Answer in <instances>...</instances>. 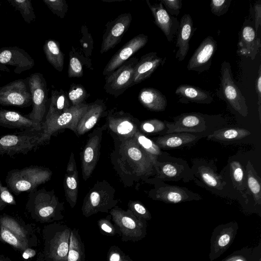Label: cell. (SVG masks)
Wrapping results in <instances>:
<instances>
[{
    "mask_svg": "<svg viewBox=\"0 0 261 261\" xmlns=\"http://www.w3.org/2000/svg\"><path fill=\"white\" fill-rule=\"evenodd\" d=\"M166 10L172 16H177L182 7L181 0H161Z\"/></svg>",
    "mask_w": 261,
    "mask_h": 261,
    "instance_id": "cell-51",
    "label": "cell"
},
{
    "mask_svg": "<svg viewBox=\"0 0 261 261\" xmlns=\"http://www.w3.org/2000/svg\"><path fill=\"white\" fill-rule=\"evenodd\" d=\"M165 61V58L159 57L156 52L148 53L142 56L135 66L132 86L148 78L159 66L163 65Z\"/></svg>",
    "mask_w": 261,
    "mask_h": 261,
    "instance_id": "cell-22",
    "label": "cell"
},
{
    "mask_svg": "<svg viewBox=\"0 0 261 261\" xmlns=\"http://www.w3.org/2000/svg\"><path fill=\"white\" fill-rule=\"evenodd\" d=\"M196 138L194 135L182 133L160 136L155 138L154 142L160 149H173L191 143Z\"/></svg>",
    "mask_w": 261,
    "mask_h": 261,
    "instance_id": "cell-31",
    "label": "cell"
},
{
    "mask_svg": "<svg viewBox=\"0 0 261 261\" xmlns=\"http://www.w3.org/2000/svg\"><path fill=\"white\" fill-rule=\"evenodd\" d=\"M231 0H212L210 7L212 14L217 16H221L229 10Z\"/></svg>",
    "mask_w": 261,
    "mask_h": 261,
    "instance_id": "cell-47",
    "label": "cell"
},
{
    "mask_svg": "<svg viewBox=\"0 0 261 261\" xmlns=\"http://www.w3.org/2000/svg\"><path fill=\"white\" fill-rule=\"evenodd\" d=\"M255 90L256 93L257 95L258 98V102L257 105L258 106V113H259V119L260 120V115H261V65L259 66V69L258 71V74L257 76V78L255 82Z\"/></svg>",
    "mask_w": 261,
    "mask_h": 261,
    "instance_id": "cell-55",
    "label": "cell"
},
{
    "mask_svg": "<svg viewBox=\"0 0 261 261\" xmlns=\"http://www.w3.org/2000/svg\"><path fill=\"white\" fill-rule=\"evenodd\" d=\"M28 79L31 93L32 110L24 115L35 122L42 125L46 109V82L43 74L39 72L31 74Z\"/></svg>",
    "mask_w": 261,
    "mask_h": 261,
    "instance_id": "cell-10",
    "label": "cell"
},
{
    "mask_svg": "<svg viewBox=\"0 0 261 261\" xmlns=\"http://www.w3.org/2000/svg\"><path fill=\"white\" fill-rule=\"evenodd\" d=\"M138 99L145 108L152 111H163L167 105L166 96L153 88L142 89L139 93Z\"/></svg>",
    "mask_w": 261,
    "mask_h": 261,
    "instance_id": "cell-29",
    "label": "cell"
},
{
    "mask_svg": "<svg viewBox=\"0 0 261 261\" xmlns=\"http://www.w3.org/2000/svg\"><path fill=\"white\" fill-rule=\"evenodd\" d=\"M89 104L82 103L72 106L60 115H46L42 123V129L39 140V146L48 141L58 131L68 128L76 133L77 124L87 110Z\"/></svg>",
    "mask_w": 261,
    "mask_h": 261,
    "instance_id": "cell-6",
    "label": "cell"
},
{
    "mask_svg": "<svg viewBox=\"0 0 261 261\" xmlns=\"http://www.w3.org/2000/svg\"><path fill=\"white\" fill-rule=\"evenodd\" d=\"M247 168V180L249 189L255 202L259 205L261 202L260 180L252 168L250 162H248Z\"/></svg>",
    "mask_w": 261,
    "mask_h": 261,
    "instance_id": "cell-39",
    "label": "cell"
},
{
    "mask_svg": "<svg viewBox=\"0 0 261 261\" xmlns=\"http://www.w3.org/2000/svg\"><path fill=\"white\" fill-rule=\"evenodd\" d=\"M8 3L18 10L27 23L35 21L36 15L31 0H7Z\"/></svg>",
    "mask_w": 261,
    "mask_h": 261,
    "instance_id": "cell-40",
    "label": "cell"
},
{
    "mask_svg": "<svg viewBox=\"0 0 261 261\" xmlns=\"http://www.w3.org/2000/svg\"><path fill=\"white\" fill-rule=\"evenodd\" d=\"M0 105L26 108L32 105L28 77L12 81L0 87Z\"/></svg>",
    "mask_w": 261,
    "mask_h": 261,
    "instance_id": "cell-12",
    "label": "cell"
},
{
    "mask_svg": "<svg viewBox=\"0 0 261 261\" xmlns=\"http://www.w3.org/2000/svg\"><path fill=\"white\" fill-rule=\"evenodd\" d=\"M35 65L33 58L25 50L17 46L0 48V71L10 72L8 66L14 67L16 74L30 70Z\"/></svg>",
    "mask_w": 261,
    "mask_h": 261,
    "instance_id": "cell-14",
    "label": "cell"
},
{
    "mask_svg": "<svg viewBox=\"0 0 261 261\" xmlns=\"http://www.w3.org/2000/svg\"><path fill=\"white\" fill-rule=\"evenodd\" d=\"M127 205V209L137 217L146 221L150 220L151 219L150 212L141 202L137 200H130Z\"/></svg>",
    "mask_w": 261,
    "mask_h": 261,
    "instance_id": "cell-46",
    "label": "cell"
},
{
    "mask_svg": "<svg viewBox=\"0 0 261 261\" xmlns=\"http://www.w3.org/2000/svg\"><path fill=\"white\" fill-rule=\"evenodd\" d=\"M220 77L217 95L225 101L234 111L243 117L248 114V108L245 97L236 85L233 78L229 62L224 61L220 68Z\"/></svg>",
    "mask_w": 261,
    "mask_h": 261,
    "instance_id": "cell-8",
    "label": "cell"
},
{
    "mask_svg": "<svg viewBox=\"0 0 261 261\" xmlns=\"http://www.w3.org/2000/svg\"><path fill=\"white\" fill-rule=\"evenodd\" d=\"M36 252L31 248H28L23 251L22 256L24 259H28L35 255Z\"/></svg>",
    "mask_w": 261,
    "mask_h": 261,
    "instance_id": "cell-57",
    "label": "cell"
},
{
    "mask_svg": "<svg viewBox=\"0 0 261 261\" xmlns=\"http://www.w3.org/2000/svg\"><path fill=\"white\" fill-rule=\"evenodd\" d=\"M230 172L233 180L238 185L242 186L244 178V172L241 165L238 162H233L230 163Z\"/></svg>",
    "mask_w": 261,
    "mask_h": 261,
    "instance_id": "cell-52",
    "label": "cell"
},
{
    "mask_svg": "<svg viewBox=\"0 0 261 261\" xmlns=\"http://www.w3.org/2000/svg\"><path fill=\"white\" fill-rule=\"evenodd\" d=\"M0 239L10 245L14 248L20 251H24L32 246L29 241L18 237L1 225H0Z\"/></svg>",
    "mask_w": 261,
    "mask_h": 261,
    "instance_id": "cell-38",
    "label": "cell"
},
{
    "mask_svg": "<svg viewBox=\"0 0 261 261\" xmlns=\"http://www.w3.org/2000/svg\"><path fill=\"white\" fill-rule=\"evenodd\" d=\"M51 171L47 168L30 166L9 171L5 181L10 192L18 195L22 192L34 191L41 185L50 180Z\"/></svg>",
    "mask_w": 261,
    "mask_h": 261,
    "instance_id": "cell-4",
    "label": "cell"
},
{
    "mask_svg": "<svg viewBox=\"0 0 261 261\" xmlns=\"http://www.w3.org/2000/svg\"><path fill=\"white\" fill-rule=\"evenodd\" d=\"M146 3L152 14L155 24L164 33L167 41L172 42L179 27L177 17L168 13L161 2L151 4L147 0Z\"/></svg>",
    "mask_w": 261,
    "mask_h": 261,
    "instance_id": "cell-20",
    "label": "cell"
},
{
    "mask_svg": "<svg viewBox=\"0 0 261 261\" xmlns=\"http://www.w3.org/2000/svg\"><path fill=\"white\" fill-rule=\"evenodd\" d=\"M258 261H261L260 258H259Z\"/></svg>",
    "mask_w": 261,
    "mask_h": 261,
    "instance_id": "cell-59",
    "label": "cell"
},
{
    "mask_svg": "<svg viewBox=\"0 0 261 261\" xmlns=\"http://www.w3.org/2000/svg\"><path fill=\"white\" fill-rule=\"evenodd\" d=\"M107 126L110 133L120 139L134 137L139 129V122L129 113L111 110L107 116Z\"/></svg>",
    "mask_w": 261,
    "mask_h": 261,
    "instance_id": "cell-15",
    "label": "cell"
},
{
    "mask_svg": "<svg viewBox=\"0 0 261 261\" xmlns=\"http://www.w3.org/2000/svg\"><path fill=\"white\" fill-rule=\"evenodd\" d=\"M0 77H1V74H0Z\"/></svg>",
    "mask_w": 261,
    "mask_h": 261,
    "instance_id": "cell-60",
    "label": "cell"
},
{
    "mask_svg": "<svg viewBox=\"0 0 261 261\" xmlns=\"http://www.w3.org/2000/svg\"><path fill=\"white\" fill-rule=\"evenodd\" d=\"M132 20L129 13H122L108 22L103 33L100 53L103 54L114 48L128 30Z\"/></svg>",
    "mask_w": 261,
    "mask_h": 261,
    "instance_id": "cell-17",
    "label": "cell"
},
{
    "mask_svg": "<svg viewBox=\"0 0 261 261\" xmlns=\"http://www.w3.org/2000/svg\"><path fill=\"white\" fill-rule=\"evenodd\" d=\"M0 126L23 130L41 132L42 125L35 122L25 115L11 110L0 109Z\"/></svg>",
    "mask_w": 261,
    "mask_h": 261,
    "instance_id": "cell-21",
    "label": "cell"
},
{
    "mask_svg": "<svg viewBox=\"0 0 261 261\" xmlns=\"http://www.w3.org/2000/svg\"><path fill=\"white\" fill-rule=\"evenodd\" d=\"M43 49L47 61L55 69L61 72L64 67V56L59 43L54 39H48L44 43Z\"/></svg>",
    "mask_w": 261,
    "mask_h": 261,
    "instance_id": "cell-32",
    "label": "cell"
},
{
    "mask_svg": "<svg viewBox=\"0 0 261 261\" xmlns=\"http://www.w3.org/2000/svg\"><path fill=\"white\" fill-rule=\"evenodd\" d=\"M260 47V40L257 37L254 29L250 25H244L240 32L238 43V54L253 60Z\"/></svg>",
    "mask_w": 261,
    "mask_h": 261,
    "instance_id": "cell-24",
    "label": "cell"
},
{
    "mask_svg": "<svg viewBox=\"0 0 261 261\" xmlns=\"http://www.w3.org/2000/svg\"><path fill=\"white\" fill-rule=\"evenodd\" d=\"M85 250L79 230L71 229L67 261H86Z\"/></svg>",
    "mask_w": 261,
    "mask_h": 261,
    "instance_id": "cell-33",
    "label": "cell"
},
{
    "mask_svg": "<svg viewBox=\"0 0 261 261\" xmlns=\"http://www.w3.org/2000/svg\"><path fill=\"white\" fill-rule=\"evenodd\" d=\"M108 261H133L118 247L112 246L107 255Z\"/></svg>",
    "mask_w": 261,
    "mask_h": 261,
    "instance_id": "cell-50",
    "label": "cell"
},
{
    "mask_svg": "<svg viewBox=\"0 0 261 261\" xmlns=\"http://www.w3.org/2000/svg\"><path fill=\"white\" fill-rule=\"evenodd\" d=\"M71 228L62 222H54L43 230L42 261H67Z\"/></svg>",
    "mask_w": 261,
    "mask_h": 261,
    "instance_id": "cell-3",
    "label": "cell"
},
{
    "mask_svg": "<svg viewBox=\"0 0 261 261\" xmlns=\"http://www.w3.org/2000/svg\"><path fill=\"white\" fill-rule=\"evenodd\" d=\"M195 28L189 14L184 15L179 22V27L176 32L175 47L178 48L175 58L178 61H183L189 50L190 41L193 36Z\"/></svg>",
    "mask_w": 261,
    "mask_h": 261,
    "instance_id": "cell-23",
    "label": "cell"
},
{
    "mask_svg": "<svg viewBox=\"0 0 261 261\" xmlns=\"http://www.w3.org/2000/svg\"><path fill=\"white\" fill-rule=\"evenodd\" d=\"M238 225L235 221L217 226L211 238L209 258L213 261L224 253L231 245L237 234Z\"/></svg>",
    "mask_w": 261,
    "mask_h": 261,
    "instance_id": "cell-16",
    "label": "cell"
},
{
    "mask_svg": "<svg viewBox=\"0 0 261 261\" xmlns=\"http://www.w3.org/2000/svg\"><path fill=\"white\" fill-rule=\"evenodd\" d=\"M86 261H88V260H86Z\"/></svg>",
    "mask_w": 261,
    "mask_h": 261,
    "instance_id": "cell-61",
    "label": "cell"
},
{
    "mask_svg": "<svg viewBox=\"0 0 261 261\" xmlns=\"http://www.w3.org/2000/svg\"><path fill=\"white\" fill-rule=\"evenodd\" d=\"M250 253L249 249H246L245 252L244 250L236 251L222 261H250Z\"/></svg>",
    "mask_w": 261,
    "mask_h": 261,
    "instance_id": "cell-53",
    "label": "cell"
},
{
    "mask_svg": "<svg viewBox=\"0 0 261 261\" xmlns=\"http://www.w3.org/2000/svg\"><path fill=\"white\" fill-rule=\"evenodd\" d=\"M148 36L141 34L127 41L111 58L103 69L102 74L106 76L115 71L133 55L144 47L148 42Z\"/></svg>",
    "mask_w": 261,
    "mask_h": 261,
    "instance_id": "cell-18",
    "label": "cell"
},
{
    "mask_svg": "<svg viewBox=\"0 0 261 261\" xmlns=\"http://www.w3.org/2000/svg\"><path fill=\"white\" fill-rule=\"evenodd\" d=\"M161 172L165 176L173 177L176 176L178 171L174 165L170 163H167L161 166Z\"/></svg>",
    "mask_w": 261,
    "mask_h": 261,
    "instance_id": "cell-54",
    "label": "cell"
},
{
    "mask_svg": "<svg viewBox=\"0 0 261 261\" xmlns=\"http://www.w3.org/2000/svg\"><path fill=\"white\" fill-rule=\"evenodd\" d=\"M115 189L108 181H97L85 197L82 212L89 217L98 213H108L118 202L115 198Z\"/></svg>",
    "mask_w": 261,
    "mask_h": 261,
    "instance_id": "cell-5",
    "label": "cell"
},
{
    "mask_svg": "<svg viewBox=\"0 0 261 261\" xmlns=\"http://www.w3.org/2000/svg\"><path fill=\"white\" fill-rule=\"evenodd\" d=\"M255 11V31L258 30L261 24V4L260 1L256 2L254 6Z\"/></svg>",
    "mask_w": 261,
    "mask_h": 261,
    "instance_id": "cell-56",
    "label": "cell"
},
{
    "mask_svg": "<svg viewBox=\"0 0 261 261\" xmlns=\"http://www.w3.org/2000/svg\"><path fill=\"white\" fill-rule=\"evenodd\" d=\"M0 225L7 228L18 237L28 241H30L28 231L22 227L16 219L4 214L0 216Z\"/></svg>",
    "mask_w": 261,
    "mask_h": 261,
    "instance_id": "cell-37",
    "label": "cell"
},
{
    "mask_svg": "<svg viewBox=\"0 0 261 261\" xmlns=\"http://www.w3.org/2000/svg\"><path fill=\"white\" fill-rule=\"evenodd\" d=\"M41 132L23 130L0 136V155L25 154L39 146Z\"/></svg>",
    "mask_w": 261,
    "mask_h": 261,
    "instance_id": "cell-9",
    "label": "cell"
},
{
    "mask_svg": "<svg viewBox=\"0 0 261 261\" xmlns=\"http://www.w3.org/2000/svg\"><path fill=\"white\" fill-rule=\"evenodd\" d=\"M71 107L70 101L62 90H53L48 110L46 115H57L62 114Z\"/></svg>",
    "mask_w": 261,
    "mask_h": 261,
    "instance_id": "cell-34",
    "label": "cell"
},
{
    "mask_svg": "<svg viewBox=\"0 0 261 261\" xmlns=\"http://www.w3.org/2000/svg\"><path fill=\"white\" fill-rule=\"evenodd\" d=\"M217 43L214 38L207 36L200 44L190 59L187 69L202 73L209 69L212 58L217 50Z\"/></svg>",
    "mask_w": 261,
    "mask_h": 261,
    "instance_id": "cell-19",
    "label": "cell"
},
{
    "mask_svg": "<svg viewBox=\"0 0 261 261\" xmlns=\"http://www.w3.org/2000/svg\"><path fill=\"white\" fill-rule=\"evenodd\" d=\"M165 128V123L158 119H152L140 123L139 130L143 133L154 134L162 132Z\"/></svg>",
    "mask_w": 261,
    "mask_h": 261,
    "instance_id": "cell-42",
    "label": "cell"
},
{
    "mask_svg": "<svg viewBox=\"0 0 261 261\" xmlns=\"http://www.w3.org/2000/svg\"><path fill=\"white\" fill-rule=\"evenodd\" d=\"M106 128V124L95 128L88 135V139L81 153L82 174L85 181L90 177L97 165L103 132Z\"/></svg>",
    "mask_w": 261,
    "mask_h": 261,
    "instance_id": "cell-13",
    "label": "cell"
},
{
    "mask_svg": "<svg viewBox=\"0 0 261 261\" xmlns=\"http://www.w3.org/2000/svg\"><path fill=\"white\" fill-rule=\"evenodd\" d=\"M0 261H11V260L7 257H0Z\"/></svg>",
    "mask_w": 261,
    "mask_h": 261,
    "instance_id": "cell-58",
    "label": "cell"
},
{
    "mask_svg": "<svg viewBox=\"0 0 261 261\" xmlns=\"http://www.w3.org/2000/svg\"><path fill=\"white\" fill-rule=\"evenodd\" d=\"M87 96V92L82 85L75 84L71 85L67 97L72 106L83 103Z\"/></svg>",
    "mask_w": 261,
    "mask_h": 261,
    "instance_id": "cell-41",
    "label": "cell"
},
{
    "mask_svg": "<svg viewBox=\"0 0 261 261\" xmlns=\"http://www.w3.org/2000/svg\"><path fill=\"white\" fill-rule=\"evenodd\" d=\"M26 209L33 219L42 223L58 221L64 217V203L59 200L54 190L44 188L29 193Z\"/></svg>",
    "mask_w": 261,
    "mask_h": 261,
    "instance_id": "cell-2",
    "label": "cell"
},
{
    "mask_svg": "<svg viewBox=\"0 0 261 261\" xmlns=\"http://www.w3.org/2000/svg\"><path fill=\"white\" fill-rule=\"evenodd\" d=\"M63 186L66 199L71 208L77 202L79 190V176L76 161L71 152L64 176Z\"/></svg>",
    "mask_w": 261,
    "mask_h": 261,
    "instance_id": "cell-26",
    "label": "cell"
},
{
    "mask_svg": "<svg viewBox=\"0 0 261 261\" xmlns=\"http://www.w3.org/2000/svg\"><path fill=\"white\" fill-rule=\"evenodd\" d=\"M175 93L178 96L179 101L181 102H192L208 104L213 100L209 91L188 84L178 86Z\"/></svg>",
    "mask_w": 261,
    "mask_h": 261,
    "instance_id": "cell-28",
    "label": "cell"
},
{
    "mask_svg": "<svg viewBox=\"0 0 261 261\" xmlns=\"http://www.w3.org/2000/svg\"><path fill=\"white\" fill-rule=\"evenodd\" d=\"M111 216H108L106 218H102L98 221V226L99 230L103 234L109 236H114L118 232L114 224L111 221Z\"/></svg>",
    "mask_w": 261,
    "mask_h": 261,
    "instance_id": "cell-49",
    "label": "cell"
},
{
    "mask_svg": "<svg viewBox=\"0 0 261 261\" xmlns=\"http://www.w3.org/2000/svg\"><path fill=\"white\" fill-rule=\"evenodd\" d=\"M84 75L83 65L79 57L74 55L73 50L69 53L68 75L69 77H81Z\"/></svg>",
    "mask_w": 261,
    "mask_h": 261,
    "instance_id": "cell-43",
    "label": "cell"
},
{
    "mask_svg": "<svg viewBox=\"0 0 261 261\" xmlns=\"http://www.w3.org/2000/svg\"><path fill=\"white\" fill-rule=\"evenodd\" d=\"M133 138L142 149L157 161L158 156L162 152L160 147L153 141L146 137L139 129L135 133Z\"/></svg>",
    "mask_w": 261,
    "mask_h": 261,
    "instance_id": "cell-36",
    "label": "cell"
},
{
    "mask_svg": "<svg viewBox=\"0 0 261 261\" xmlns=\"http://www.w3.org/2000/svg\"><path fill=\"white\" fill-rule=\"evenodd\" d=\"M138 60L137 57H132L105 76L104 89L108 94L118 97L132 87L134 68Z\"/></svg>",
    "mask_w": 261,
    "mask_h": 261,
    "instance_id": "cell-11",
    "label": "cell"
},
{
    "mask_svg": "<svg viewBox=\"0 0 261 261\" xmlns=\"http://www.w3.org/2000/svg\"><path fill=\"white\" fill-rule=\"evenodd\" d=\"M168 133H199L205 127L204 118L197 113L182 114L178 117L173 123H167Z\"/></svg>",
    "mask_w": 261,
    "mask_h": 261,
    "instance_id": "cell-25",
    "label": "cell"
},
{
    "mask_svg": "<svg viewBox=\"0 0 261 261\" xmlns=\"http://www.w3.org/2000/svg\"><path fill=\"white\" fill-rule=\"evenodd\" d=\"M49 9L55 15L63 18L68 9L65 0H43Z\"/></svg>",
    "mask_w": 261,
    "mask_h": 261,
    "instance_id": "cell-44",
    "label": "cell"
},
{
    "mask_svg": "<svg viewBox=\"0 0 261 261\" xmlns=\"http://www.w3.org/2000/svg\"><path fill=\"white\" fill-rule=\"evenodd\" d=\"M109 213L122 241L135 242L145 237L147 221L137 217L128 209L124 210L117 205Z\"/></svg>",
    "mask_w": 261,
    "mask_h": 261,
    "instance_id": "cell-7",
    "label": "cell"
},
{
    "mask_svg": "<svg viewBox=\"0 0 261 261\" xmlns=\"http://www.w3.org/2000/svg\"><path fill=\"white\" fill-rule=\"evenodd\" d=\"M199 172L202 179L207 185L217 189L222 188L223 185L220 178L210 169L202 167L200 168Z\"/></svg>",
    "mask_w": 261,
    "mask_h": 261,
    "instance_id": "cell-45",
    "label": "cell"
},
{
    "mask_svg": "<svg viewBox=\"0 0 261 261\" xmlns=\"http://www.w3.org/2000/svg\"><path fill=\"white\" fill-rule=\"evenodd\" d=\"M106 109V106L101 99H97L89 104L87 110L77 124L76 134L78 136L84 135L92 128Z\"/></svg>",
    "mask_w": 261,
    "mask_h": 261,
    "instance_id": "cell-27",
    "label": "cell"
},
{
    "mask_svg": "<svg viewBox=\"0 0 261 261\" xmlns=\"http://www.w3.org/2000/svg\"><path fill=\"white\" fill-rule=\"evenodd\" d=\"M250 134L248 130L240 128H227L215 131L208 136L209 139L218 141H235Z\"/></svg>",
    "mask_w": 261,
    "mask_h": 261,
    "instance_id": "cell-35",
    "label": "cell"
},
{
    "mask_svg": "<svg viewBox=\"0 0 261 261\" xmlns=\"http://www.w3.org/2000/svg\"><path fill=\"white\" fill-rule=\"evenodd\" d=\"M14 196L7 186H4L0 180V211L9 205H16Z\"/></svg>",
    "mask_w": 261,
    "mask_h": 261,
    "instance_id": "cell-48",
    "label": "cell"
},
{
    "mask_svg": "<svg viewBox=\"0 0 261 261\" xmlns=\"http://www.w3.org/2000/svg\"><path fill=\"white\" fill-rule=\"evenodd\" d=\"M111 134L114 142L111 161L124 185L130 187L135 182L153 175L157 161L142 149L133 137L120 139Z\"/></svg>",
    "mask_w": 261,
    "mask_h": 261,
    "instance_id": "cell-1",
    "label": "cell"
},
{
    "mask_svg": "<svg viewBox=\"0 0 261 261\" xmlns=\"http://www.w3.org/2000/svg\"><path fill=\"white\" fill-rule=\"evenodd\" d=\"M152 199L167 203H176L189 200L190 198L187 191L183 188L174 187H162L152 192Z\"/></svg>",
    "mask_w": 261,
    "mask_h": 261,
    "instance_id": "cell-30",
    "label": "cell"
}]
</instances>
